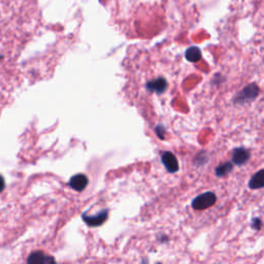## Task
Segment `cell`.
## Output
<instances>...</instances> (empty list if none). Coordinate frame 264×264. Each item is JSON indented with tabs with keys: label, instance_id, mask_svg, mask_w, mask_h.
<instances>
[{
	"label": "cell",
	"instance_id": "1",
	"mask_svg": "<svg viewBox=\"0 0 264 264\" xmlns=\"http://www.w3.org/2000/svg\"><path fill=\"white\" fill-rule=\"evenodd\" d=\"M259 87L255 83L246 86L244 89L239 92L233 99L234 105H246V103H250L253 100L257 98L259 95Z\"/></svg>",
	"mask_w": 264,
	"mask_h": 264
},
{
	"label": "cell",
	"instance_id": "2",
	"mask_svg": "<svg viewBox=\"0 0 264 264\" xmlns=\"http://www.w3.org/2000/svg\"><path fill=\"white\" fill-rule=\"evenodd\" d=\"M216 202H217V196H216V194L213 193V192H206V193H203L194 198V201L192 202V207L198 211L206 210L214 205Z\"/></svg>",
	"mask_w": 264,
	"mask_h": 264
},
{
	"label": "cell",
	"instance_id": "3",
	"mask_svg": "<svg viewBox=\"0 0 264 264\" xmlns=\"http://www.w3.org/2000/svg\"><path fill=\"white\" fill-rule=\"evenodd\" d=\"M162 163L165 166L167 171L171 173L177 172L179 171V162L178 159L171 152H165L162 155Z\"/></svg>",
	"mask_w": 264,
	"mask_h": 264
},
{
	"label": "cell",
	"instance_id": "4",
	"mask_svg": "<svg viewBox=\"0 0 264 264\" xmlns=\"http://www.w3.org/2000/svg\"><path fill=\"white\" fill-rule=\"evenodd\" d=\"M250 159V151L246 148H236L233 153V161L236 165H244Z\"/></svg>",
	"mask_w": 264,
	"mask_h": 264
},
{
	"label": "cell",
	"instance_id": "5",
	"mask_svg": "<svg viewBox=\"0 0 264 264\" xmlns=\"http://www.w3.org/2000/svg\"><path fill=\"white\" fill-rule=\"evenodd\" d=\"M148 90L150 92H156L158 94H162L167 89V82L163 78H158L154 81H151L147 85Z\"/></svg>",
	"mask_w": 264,
	"mask_h": 264
},
{
	"label": "cell",
	"instance_id": "6",
	"mask_svg": "<svg viewBox=\"0 0 264 264\" xmlns=\"http://www.w3.org/2000/svg\"><path fill=\"white\" fill-rule=\"evenodd\" d=\"M249 187L251 189H260L264 187V170L256 172L249 182Z\"/></svg>",
	"mask_w": 264,
	"mask_h": 264
},
{
	"label": "cell",
	"instance_id": "7",
	"mask_svg": "<svg viewBox=\"0 0 264 264\" xmlns=\"http://www.w3.org/2000/svg\"><path fill=\"white\" fill-rule=\"evenodd\" d=\"M186 58L190 62H198L202 59V51L197 47H191L186 51Z\"/></svg>",
	"mask_w": 264,
	"mask_h": 264
},
{
	"label": "cell",
	"instance_id": "8",
	"mask_svg": "<svg viewBox=\"0 0 264 264\" xmlns=\"http://www.w3.org/2000/svg\"><path fill=\"white\" fill-rule=\"evenodd\" d=\"M87 185V178L83 174H78L70 181V186L76 190H83Z\"/></svg>",
	"mask_w": 264,
	"mask_h": 264
},
{
	"label": "cell",
	"instance_id": "9",
	"mask_svg": "<svg viewBox=\"0 0 264 264\" xmlns=\"http://www.w3.org/2000/svg\"><path fill=\"white\" fill-rule=\"evenodd\" d=\"M233 165L231 162H225L223 164H220L219 166H217V169L215 170V173L217 177L219 178H222V177H225V175H227L229 172L233 171Z\"/></svg>",
	"mask_w": 264,
	"mask_h": 264
},
{
	"label": "cell",
	"instance_id": "10",
	"mask_svg": "<svg viewBox=\"0 0 264 264\" xmlns=\"http://www.w3.org/2000/svg\"><path fill=\"white\" fill-rule=\"evenodd\" d=\"M252 225H253V228L256 229V230H259L261 228V221L260 219L258 218H256V219H253V223H252Z\"/></svg>",
	"mask_w": 264,
	"mask_h": 264
},
{
	"label": "cell",
	"instance_id": "11",
	"mask_svg": "<svg viewBox=\"0 0 264 264\" xmlns=\"http://www.w3.org/2000/svg\"><path fill=\"white\" fill-rule=\"evenodd\" d=\"M3 187H4V183H3V180H2V178H1V177H0V191H1V190L3 189Z\"/></svg>",
	"mask_w": 264,
	"mask_h": 264
}]
</instances>
